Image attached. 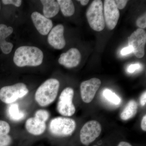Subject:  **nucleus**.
Segmentation results:
<instances>
[{
	"label": "nucleus",
	"instance_id": "nucleus-1",
	"mask_svg": "<svg viewBox=\"0 0 146 146\" xmlns=\"http://www.w3.org/2000/svg\"><path fill=\"white\" fill-rule=\"evenodd\" d=\"M44 58L43 52L37 47L22 46L16 49L13 56V62L19 67L39 66Z\"/></svg>",
	"mask_w": 146,
	"mask_h": 146
},
{
	"label": "nucleus",
	"instance_id": "nucleus-2",
	"mask_svg": "<svg viewBox=\"0 0 146 146\" xmlns=\"http://www.w3.org/2000/svg\"><path fill=\"white\" fill-rule=\"evenodd\" d=\"M60 82L58 80L50 78L42 83L35 92V100L42 107L48 106L54 102L58 95Z\"/></svg>",
	"mask_w": 146,
	"mask_h": 146
},
{
	"label": "nucleus",
	"instance_id": "nucleus-3",
	"mask_svg": "<svg viewBox=\"0 0 146 146\" xmlns=\"http://www.w3.org/2000/svg\"><path fill=\"white\" fill-rule=\"evenodd\" d=\"M75 121L70 118L57 117L51 120L49 130L53 136L65 137L71 136L76 128Z\"/></svg>",
	"mask_w": 146,
	"mask_h": 146
},
{
	"label": "nucleus",
	"instance_id": "nucleus-4",
	"mask_svg": "<svg viewBox=\"0 0 146 146\" xmlns=\"http://www.w3.org/2000/svg\"><path fill=\"white\" fill-rule=\"evenodd\" d=\"M86 16L91 29L96 31L103 30L105 22L102 1L95 0L92 2L86 11Z\"/></svg>",
	"mask_w": 146,
	"mask_h": 146
},
{
	"label": "nucleus",
	"instance_id": "nucleus-5",
	"mask_svg": "<svg viewBox=\"0 0 146 146\" xmlns=\"http://www.w3.org/2000/svg\"><path fill=\"white\" fill-rule=\"evenodd\" d=\"M29 89L23 83L4 86L0 89V100L6 104H11L28 94Z\"/></svg>",
	"mask_w": 146,
	"mask_h": 146
},
{
	"label": "nucleus",
	"instance_id": "nucleus-6",
	"mask_svg": "<svg viewBox=\"0 0 146 146\" xmlns=\"http://www.w3.org/2000/svg\"><path fill=\"white\" fill-rule=\"evenodd\" d=\"M74 96V89L71 87H67L61 92L57 104V110L59 114L70 117L76 112V108L73 103Z\"/></svg>",
	"mask_w": 146,
	"mask_h": 146
},
{
	"label": "nucleus",
	"instance_id": "nucleus-7",
	"mask_svg": "<svg viewBox=\"0 0 146 146\" xmlns=\"http://www.w3.org/2000/svg\"><path fill=\"white\" fill-rule=\"evenodd\" d=\"M102 126L96 121H90L86 123L82 128L80 140L82 143L88 146L94 142L101 133Z\"/></svg>",
	"mask_w": 146,
	"mask_h": 146
},
{
	"label": "nucleus",
	"instance_id": "nucleus-8",
	"mask_svg": "<svg viewBox=\"0 0 146 146\" xmlns=\"http://www.w3.org/2000/svg\"><path fill=\"white\" fill-rule=\"evenodd\" d=\"M128 39L129 46L132 47L133 52L136 57L138 58L143 57L146 43V32L143 29H137L131 35Z\"/></svg>",
	"mask_w": 146,
	"mask_h": 146
},
{
	"label": "nucleus",
	"instance_id": "nucleus-9",
	"mask_svg": "<svg viewBox=\"0 0 146 146\" xmlns=\"http://www.w3.org/2000/svg\"><path fill=\"white\" fill-rule=\"evenodd\" d=\"M103 10L105 24L110 30H112L117 25L120 16L119 11L115 1H105Z\"/></svg>",
	"mask_w": 146,
	"mask_h": 146
},
{
	"label": "nucleus",
	"instance_id": "nucleus-10",
	"mask_svg": "<svg viewBox=\"0 0 146 146\" xmlns=\"http://www.w3.org/2000/svg\"><path fill=\"white\" fill-rule=\"evenodd\" d=\"M101 84L99 79L93 78L82 82L80 92L82 101L86 103L91 102L94 99L97 91Z\"/></svg>",
	"mask_w": 146,
	"mask_h": 146
},
{
	"label": "nucleus",
	"instance_id": "nucleus-11",
	"mask_svg": "<svg viewBox=\"0 0 146 146\" xmlns=\"http://www.w3.org/2000/svg\"><path fill=\"white\" fill-rule=\"evenodd\" d=\"M64 31L63 25L59 24L53 28L50 32L48 37V42L56 49H62L66 45Z\"/></svg>",
	"mask_w": 146,
	"mask_h": 146
},
{
	"label": "nucleus",
	"instance_id": "nucleus-12",
	"mask_svg": "<svg viewBox=\"0 0 146 146\" xmlns=\"http://www.w3.org/2000/svg\"><path fill=\"white\" fill-rule=\"evenodd\" d=\"M81 60V54L79 50L76 48H72L60 55L58 63L65 68H72L77 66Z\"/></svg>",
	"mask_w": 146,
	"mask_h": 146
},
{
	"label": "nucleus",
	"instance_id": "nucleus-13",
	"mask_svg": "<svg viewBox=\"0 0 146 146\" xmlns=\"http://www.w3.org/2000/svg\"><path fill=\"white\" fill-rule=\"evenodd\" d=\"M31 17L35 26L39 33L43 35L48 34L52 28L51 20L37 11L33 12Z\"/></svg>",
	"mask_w": 146,
	"mask_h": 146
},
{
	"label": "nucleus",
	"instance_id": "nucleus-14",
	"mask_svg": "<svg viewBox=\"0 0 146 146\" xmlns=\"http://www.w3.org/2000/svg\"><path fill=\"white\" fill-rule=\"evenodd\" d=\"M25 127L28 132L34 136H39L44 132L46 128V123L39 119L31 117L26 122Z\"/></svg>",
	"mask_w": 146,
	"mask_h": 146
},
{
	"label": "nucleus",
	"instance_id": "nucleus-15",
	"mask_svg": "<svg viewBox=\"0 0 146 146\" xmlns=\"http://www.w3.org/2000/svg\"><path fill=\"white\" fill-rule=\"evenodd\" d=\"M43 6L44 16L47 18H51L56 16L60 9V7L57 1L54 0H41Z\"/></svg>",
	"mask_w": 146,
	"mask_h": 146
},
{
	"label": "nucleus",
	"instance_id": "nucleus-16",
	"mask_svg": "<svg viewBox=\"0 0 146 146\" xmlns=\"http://www.w3.org/2000/svg\"><path fill=\"white\" fill-rule=\"evenodd\" d=\"M10 126L6 121L0 120V146H9L12 138L9 135Z\"/></svg>",
	"mask_w": 146,
	"mask_h": 146
},
{
	"label": "nucleus",
	"instance_id": "nucleus-17",
	"mask_svg": "<svg viewBox=\"0 0 146 146\" xmlns=\"http://www.w3.org/2000/svg\"><path fill=\"white\" fill-rule=\"evenodd\" d=\"M7 114L9 119L15 122L22 121L26 116L25 112L19 110L18 104L12 103L9 105L7 108Z\"/></svg>",
	"mask_w": 146,
	"mask_h": 146
},
{
	"label": "nucleus",
	"instance_id": "nucleus-18",
	"mask_svg": "<svg viewBox=\"0 0 146 146\" xmlns=\"http://www.w3.org/2000/svg\"><path fill=\"white\" fill-rule=\"evenodd\" d=\"M138 104L134 100L129 101L120 115L121 119L127 121L135 116L138 111Z\"/></svg>",
	"mask_w": 146,
	"mask_h": 146
},
{
	"label": "nucleus",
	"instance_id": "nucleus-19",
	"mask_svg": "<svg viewBox=\"0 0 146 146\" xmlns=\"http://www.w3.org/2000/svg\"><path fill=\"white\" fill-rule=\"evenodd\" d=\"M60 10L64 16L70 17L74 15L75 9L71 0H58Z\"/></svg>",
	"mask_w": 146,
	"mask_h": 146
},
{
	"label": "nucleus",
	"instance_id": "nucleus-20",
	"mask_svg": "<svg viewBox=\"0 0 146 146\" xmlns=\"http://www.w3.org/2000/svg\"><path fill=\"white\" fill-rule=\"evenodd\" d=\"M102 95L106 100L112 104L117 105L121 102L119 97L110 89H105L103 91Z\"/></svg>",
	"mask_w": 146,
	"mask_h": 146
},
{
	"label": "nucleus",
	"instance_id": "nucleus-21",
	"mask_svg": "<svg viewBox=\"0 0 146 146\" xmlns=\"http://www.w3.org/2000/svg\"><path fill=\"white\" fill-rule=\"evenodd\" d=\"M13 28L7 27L4 24H0V42L6 40L8 36L13 32Z\"/></svg>",
	"mask_w": 146,
	"mask_h": 146
},
{
	"label": "nucleus",
	"instance_id": "nucleus-22",
	"mask_svg": "<svg viewBox=\"0 0 146 146\" xmlns=\"http://www.w3.org/2000/svg\"><path fill=\"white\" fill-rule=\"evenodd\" d=\"M34 117L46 123L49 118L50 113L46 110L40 109L35 112Z\"/></svg>",
	"mask_w": 146,
	"mask_h": 146
},
{
	"label": "nucleus",
	"instance_id": "nucleus-23",
	"mask_svg": "<svg viewBox=\"0 0 146 146\" xmlns=\"http://www.w3.org/2000/svg\"><path fill=\"white\" fill-rule=\"evenodd\" d=\"M13 44L10 42H7L6 40L0 42V47L2 52L5 54H8L12 51Z\"/></svg>",
	"mask_w": 146,
	"mask_h": 146
},
{
	"label": "nucleus",
	"instance_id": "nucleus-24",
	"mask_svg": "<svg viewBox=\"0 0 146 146\" xmlns=\"http://www.w3.org/2000/svg\"><path fill=\"white\" fill-rule=\"evenodd\" d=\"M136 25L141 29H145L146 27V14H144L137 19L136 21Z\"/></svg>",
	"mask_w": 146,
	"mask_h": 146
},
{
	"label": "nucleus",
	"instance_id": "nucleus-25",
	"mask_svg": "<svg viewBox=\"0 0 146 146\" xmlns=\"http://www.w3.org/2000/svg\"><path fill=\"white\" fill-rule=\"evenodd\" d=\"M2 2L4 4H12L17 7L21 6L22 3V1L21 0H3Z\"/></svg>",
	"mask_w": 146,
	"mask_h": 146
},
{
	"label": "nucleus",
	"instance_id": "nucleus-26",
	"mask_svg": "<svg viewBox=\"0 0 146 146\" xmlns=\"http://www.w3.org/2000/svg\"><path fill=\"white\" fill-rule=\"evenodd\" d=\"M115 4L118 9H122L124 8L128 2L126 0H116L115 1Z\"/></svg>",
	"mask_w": 146,
	"mask_h": 146
},
{
	"label": "nucleus",
	"instance_id": "nucleus-27",
	"mask_svg": "<svg viewBox=\"0 0 146 146\" xmlns=\"http://www.w3.org/2000/svg\"><path fill=\"white\" fill-rule=\"evenodd\" d=\"M140 67H141V65L138 63L131 64L127 68V71L129 73H133L137 70H138Z\"/></svg>",
	"mask_w": 146,
	"mask_h": 146
},
{
	"label": "nucleus",
	"instance_id": "nucleus-28",
	"mask_svg": "<svg viewBox=\"0 0 146 146\" xmlns=\"http://www.w3.org/2000/svg\"><path fill=\"white\" fill-rule=\"evenodd\" d=\"M133 50L132 47L129 46L123 48L121 51V54L123 55H126L131 53L133 52Z\"/></svg>",
	"mask_w": 146,
	"mask_h": 146
},
{
	"label": "nucleus",
	"instance_id": "nucleus-29",
	"mask_svg": "<svg viewBox=\"0 0 146 146\" xmlns=\"http://www.w3.org/2000/svg\"><path fill=\"white\" fill-rule=\"evenodd\" d=\"M140 104L142 106H144L146 104V92L145 91L140 98Z\"/></svg>",
	"mask_w": 146,
	"mask_h": 146
},
{
	"label": "nucleus",
	"instance_id": "nucleus-30",
	"mask_svg": "<svg viewBox=\"0 0 146 146\" xmlns=\"http://www.w3.org/2000/svg\"><path fill=\"white\" fill-rule=\"evenodd\" d=\"M141 127L144 131H146V116L144 115L141 121Z\"/></svg>",
	"mask_w": 146,
	"mask_h": 146
},
{
	"label": "nucleus",
	"instance_id": "nucleus-31",
	"mask_svg": "<svg viewBox=\"0 0 146 146\" xmlns=\"http://www.w3.org/2000/svg\"><path fill=\"white\" fill-rule=\"evenodd\" d=\"M117 146H132L131 144L128 142H125V141H122L120 142Z\"/></svg>",
	"mask_w": 146,
	"mask_h": 146
},
{
	"label": "nucleus",
	"instance_id": "nucleus-32",
	"mask_svg": "<svg viewBox=\"0 0 146 146\" xmlns=\"http://www.w3.org/2000/svg\"><path fill=\"white\" fill-rule=\"evenodd\" d=\"M78 1L80 2L82 5L83 6L86 5L89 2V0H80Z\"/></svg>",
	"mask_w": 146,
	"mask_h": 146
},
{
	"label": "nucleus",
	"instance_id": "nucleus-33",
	"mask_svg": "<svg viewBox=\"0 0 146 146\" xmlns=\"http://www.w3.org/2000/svg\"><path fill=\"white\" fill-rule=\"evenodd\" d=\"M0 9H1V3H0Z\"/></svg>",
	"mask_w": 146,
	"mask_h": 146
},
{
	"label": "nucleus",
	"instance_id": "nucleus-34",
	"mask_svg": "<svg viewBox=\"0 0 146 146\" xmlns=\"http://www.w3.org/2000/svg\"><path fill=\"white\" fill-rule=\"evenodd\" d=\"M94 146H97V145H94Z\"/></svg>",
	"mask_w": 146,
	"mask_h": 146
}]
</instances>
